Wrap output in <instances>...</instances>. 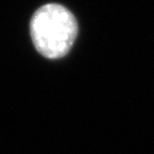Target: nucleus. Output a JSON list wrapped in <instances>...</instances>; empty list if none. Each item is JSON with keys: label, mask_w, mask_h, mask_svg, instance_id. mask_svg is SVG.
Wrapping results in <instances>:
<instances>
[{"label": "nucleus", "mask_w": 154, "mask_h": 154, "mask_svg": "<svg viewBox=\"0 0 154 154\" xmlns=\"http://www.w3.org/2000/svg\"><path fill=\"white\" fill-rule=\"evenodd\" d=\"M30 33L35 49L47 58L65 56L78 34V23L69 9L58 4H47L34 13Z\"/></svg>", "instance_id": "nucleus-1"}]
</instances>
